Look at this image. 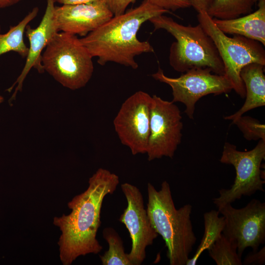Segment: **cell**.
<instances>
[{"label": "cell", "mask_w": 265, "mask_h": 265, "mask_svg": "<svg viewBox=\"0 0 265 265\" xmlns=\"http://www.w3.org/2000/svg\"><path fill=\"white\" fill-rule=\"evenodd\" d=\"M254 12L234 19L212 18L216 26L225 34L239 35L265 45V0L258 2Z\"/></svg>", "instance_id": "15"}, {"label": "cell", "mask_w": 265, "mask_h": 265, "mask_svg": "<svg viewBox=\"0 0 265 265\" xmlns=\"http://www.w3.org/2000/svg\"><path fill=\"white\" fill-rule=\"evenodd\" d=\"M198 13L199 24L212 40L223 61L224 75L232 84L233 90L240 97H245L240 71L243 67L252 63L265 65L264 45L258 41L239 35L228 37L216 26L206 12Z\"/></svg>", "instance_id": "6"}, {"label": "cell", "mask_w": 265, "mask_h": 265, "mask_svg": "<svg viewBox=\"0 0 265 265\" xmlns=\"http://www.w3.org/2000/svg\"><path fill=\"white\" fill-rule=\"evenodd\" d=\"M242 265H263L265 263V247L259 251L249 253L244 258Z\"/></svg>", "instance_id": "25"}, {"label": "cell", "mask_w": 265, "mask_h": 265, "mask_svg": "<svg viewBox=\"0 0 265 265\" xmlns=\"http://www.w3.org/2000/svg\"><path fill=\"white\" fill-rule=\"evenodd\" d=\"M247 140H265V125L255 118L240 116L232 121Z\"/></svg>", "instance_id": "22"}, {"label": "cell", "mask_w": 265, "mask_h": 265, "mask_svg": "<svg viewBox=\"0 0 265 265\" xmlns=\"http://www.w3.org/2000/svg\"><path fill=\"white\" fill-rule=\"evenodd\" d=\"M119 183L116 174L99 168L89 178L87 189L68 203L70 213L53 218V224L61 232L58 244L63 265H71L80 256L97 254L102 250L96 238L102 206L105 197L113 193Z\"/></svg>", "instance_id": "1"}, {"label": "cell", "mask_w": 265, "mask_h": 265, "mask_svg": "<svg viewBox=\"0 0 265 265\" xmlns=\"http://www.w3.org/2000/svg\"><path fill=\"white\" fill-rule=\"evenodd\" d=\"M113 16L104 0L55 6L58 31L85 36Z\"/></svg>", "instance_id": "13"}, {"label": "cell", "mask_w": 265, "mask_h": 265, "mask_svg": "<svg viewBox=\"0 0 265 265\" xmlns=\"http://www.w3.org/2000/svg\"><path fill=\"white\" fill-rule=\"evenodd\" d=\"M198 12H206L212 0H186Z\"/></svg>", "instance_id": "26"}, {"label": "cell", "mask_w": 265, "mask_h": 265, "mask_svg": "<svg viewBox=\"0 0 265 265\" xmlns=\"http://www.w3.org/2000/svg\"><path fill=\"white\" fill-rule=\"evenodd\" d=\"M54 3L53 0H47L46 10L38 26L33 28L28 25L26 27L25 33L29 42L28 53L20 75L7 90L11 92L17 85L11 99H14L17 93L21 91L24 81L32 68L37 69L39 73L44 71L41 61L42 52L55 34L59 32L54 17Z\"/></svg>", "instance_id": "14"}, {"label": "cell", "mask_w": 265, "mask_h": 265, "mask_svg": "<svg viewBox=\"0 0 265 265\" xmlns=\"http://www.w3.org/2000/svg\"><path fill=\"white\" fill-rule=\"evenodd\" d=\"M22 0H0V9L14 5Z\"/></svg>", "instance_id": "28"}, {"label": "cell", "mask_w": 265, "mask_h": 265, "mask_svg": "<svg viewBox=\"0 0 265 265\" xmlns=\"http://www.w3.org/2000/svg\"><path fill=\"white\" fill-rule=\"evenodd\" d=\"M93 57L76 35L58 32L45 48L44 71L62 86L74 90L84 87L93 71Z\"/></svg>", "instance_id": "5"}, {"label": "cell", "mask_w": 265, "mask_h": 265, "mask_svg": "<svg viewBox=\"0 0 265 265\" xmlns=\"http://www.w3.org/2000/svg\"><path fill=\"white\" fill-rule=\"evenodd\" d=\"M224 219L222 234L237 248L240 257L248 247L257 251L265 241V203L252 199L237 209L231 204L218 208Z\"/></svg>", "instance_id": "9"}, {"label": "cell", "mask_w": 265, "mask_h": 265, "mask_svg": "<svg viewBox=\"0 0 265 265\" xmlns=\"http://www.w3.org/2000/svg\"><path fill=\"white\" fill-rule=\"evenodd\" d=\"M183 127L181 111L174 103L156 95L152 96L146 153L148 160L163 157L172 159L181 142Z\"/></svg>", "instance_id": "10"}, {"label": "cell", "mask_w": 265, "mask_h": 265, "mask_svg": "<svg viewBox=\"0 0 265 265\" xmlns=\"http://www.w3.org/2000/svg\"><path fill=\"white\" fill-rule=\"evenodd\" d=\"M265 158V140H259L256 146L248 151H240L229 142L224 144L220 162L232 165L236 170L233 185L229 189L219 190V196L213 199L217 208L231 204L243 196H250L257 191H265L261 163Z\"/></svg>", "instance_id": "7"}, {"label": "cell", "mask_w": 265, "mask_h": 265, "mask_svg": "<svg viewBox=\"0 0 265 265\" xmlns=\"http://www.w3.org/2000/svg\"><path fill=\"white\" fill-rule=\"evenodd\" d=\"M167 13L171 12L144 0L138 6L113 16L80 40L100 65L112 62L136 69L135 57L154 52L149 42L138 39L139 29L152 18Z\"/></svg>", "instance_id": "2"}, {"label": "cell", "mask_w": 265, "mask_h": 265, "mask_svg": "<svg viewBox=\"0 0 265 265\" xmlns=\"http://www.w3.org/2000/svg\"><path fill=\"white\" fill-rule=\"evenodd\" d=\"M113 16H118L125 12L128 6L136 0H104Z\"/></svg>", "instance_id": "24"}, {"label": "cell", "mask_w": 265, "mask_h": 265, "mask_svg": "<svg viewBox=\"0 0 265 265\" xmlns=\"http://www.w3.org/2000/svg\"><path fill=\"white\" fill-rule=\"evenodd\" d=\"M217 265H241L237 247L222 233L208 250Z\"/></svg>", "instance_id": "21"}, {"label": "cell", "mask_w": 265, "mask_h": 265, "mask_svg": "<svg viewBox=\"0 0 265 265\" xmlns=\"http://www.w3.org/2000/svg\"><path fill=\"white\" fill-rule=\"evenodd\" d=\"M218 211L212 210L204 214V233L195 253L186 265H195L202 253L208 250L219 238L224 226V217L219 216Z\"/></svg>", "instance_id": "18"}, {"label": "cell", "mask_w": 265, "mask_h": 265, "mask_svg": "<svg viewBox=\"0 0 265 265\" xmlns=\"http://www.w3.org/2000/svg\"><path fill=\"white\" fill-rule=\"evenodd\" d=\"M121 187L127 206L119 221L126 226L132 240L127 256L132 265H140L146 258V247L153 243L158 234L151 224L138 188L128 183L122 184Z\"/></svg>", "instance_id": "12"}, {"label": "cell", "mask_w": 265, "mask_h": 265, "mask_svg": "<svg viewBox=\"0 0 265 265\" xmlns=\"http://www.w3.org/2000/svg\"><path fill=\"white\" fill-rule=\"evenodd\" d=\"M212 72L209 68H193L179 77L170 78L159 68L152 76L155 80L171 87L172 101L184 104L185 113L189 118L193 119L195 105L202 97L209 94L228 93L233 90L232 84L224 75Z\"/></svg>", "instance_id": "8"}, {"label": "cell", "mask_w": 265, "mask_h": 265, "mask_svg": "<svg viewBox=\"0 0 265 265\" xmlns=\"http://www.w3.org/2000/svg\"><path fill=\"white\" fill-rule=\"evenodd\" d=\"M149 21L155 29H164L175 38L169 55L174 70L185 73L193 68H209L214 74L224 75V64L217 48L201 25L184 26L163 15Z\"/></svg>", "instance_id": "4"}, {"label": "cell", "mask_w": 265, "mask_h": 265, "mask_svg": "<svg viewBox=\"0 0 265 265\" xmlns=\"http://www.w3.org/2000/svg\"><path fill=\"white\" fill-rule=\"evenodd\" d=\"M261 0H256V2L257 1L259 2V1H261Z\"/></svg>", "instance_id": "30"}, {"label": "cell", "mask_w": 265, "mask_h": 265, "mask_svg": "<svg viewBox=\"0 0 265 265\" xmlns=\"http://www.w3.org/2000/svg\"><path fill=\"white\" fill-rule=\"evenodd\" d=\"M38 12V7H34L17 25L11 26L6 33H1L0 26V56L9 52H15L22 57L27 56L29 49L25 43L24 35L26 26Z\"/></svg>", "instance_id": "17"}, {"label": "cell", "mask_w": 265, "mask_h": 265, "mask_svg": "<svg viewBox=\"0 0 265 265\" xmlns=\"http://www.w3.org/2000/svg\"><path fill=\"white\" fill-rule=\"evenodd\" d=\"M265 65L258 63H250L243 67L240 76L245 89V102L235 113L224 117L232 121L246 112L265 105Z\"/></svg>", "instance_id": "16"}, {"label": "cell", "mask_w": 265, "mask_h": 265, "mask_svg": "<svg viewBox=\"0 0 265 265\" xmlns=\"http://www.w3.org/2000/svg\"><path fill=\"white\" fill-rule=\"evenodd\" d=\"M103 235L108 244V249L100 259L103 265H132L127 253L125 252L123 242L118 233L112 227L104 228Z\"/></svg>", "instance_id": "20"}, {"label": "cell", "mask_w": 265, "mask_h": 265, "mask_svg": "<svg viewBox=\"0 0 265 265\" xmlns=\"http://www.w3.org/2000/svg\"><path fill=\"white\" fill-rule=\"evenodd\" d=\"M3 100H4L3 97L2 96L0 95V104L2 103Z\"/></svg>", "instance_id": "29"}, {"label": "cell", "mask_w": 265, "mask_h": 265, "mask_svg": "<svg viewBox=\"0 0 265 265\" xmlns=\"http://www.w3.org/2000/svg\"><path fill=\"white\" fill-rule=\"evenodd\" d=\"M147 212L151 224L165 241L170 265H186L196 241L190 220L192 206L175 207L170 185L164 181L157 190L147 184Z\"/></svg>", "instance_id": "3"}, {"label": "cell", "mask_w": 265, "mask_h": 265, "mask_svg": "<svg viewBox=\"0 0 265 265\" xmlns=\"http://www.w3.org/2000/svg\"><path fill=\"white\" fill-rule=\"evenodd\" d=\"M54 3H58L62 5H72L82 3H86L98 0H53Z\"/></svg>", "instance_id": "27"}, {"label": "cell", "mask_w": 265, "mask_h": 265, "mask_svg": "<svg viewBox=\"0 0 265 265\" xmlns=\"http://www.w3.org/2000/svg\"><path fill=\"white\" fill-rule=\"evenodd\" d=\"M152 100L145 92H135L123 102L113 120L121 142L133 155L146 153Z\"/></svg>", "instance_id": "11"}, {"label": "cell", "mask_w": 265, "mask_h": 265, "mask_svg": "<svg viewBox=\"0 0 265 265\" xmlns=\"http://www.w3.org/2000/svg\"><path fill=\"white\" fill-rule=\"evenodd\" d=\"M256 0H212L207 11L212 18L234 19L252 12Z\"/></svg>", "instance_id": "19"}, {"label": "cell", "mask_w": 265, "mask_h": 265, "mask_svg": "<svg viewBox=\"0 0 265 265\" xmlns=\"http://www.w3.org/2000/svg\"><path fill=\"white\" fill-rule=\"evenodd\" d=\"M152 4L163 9L176 11L190 6L186 0H148Z\"/></svg>", "instance_id": "23"}]
</instances>
